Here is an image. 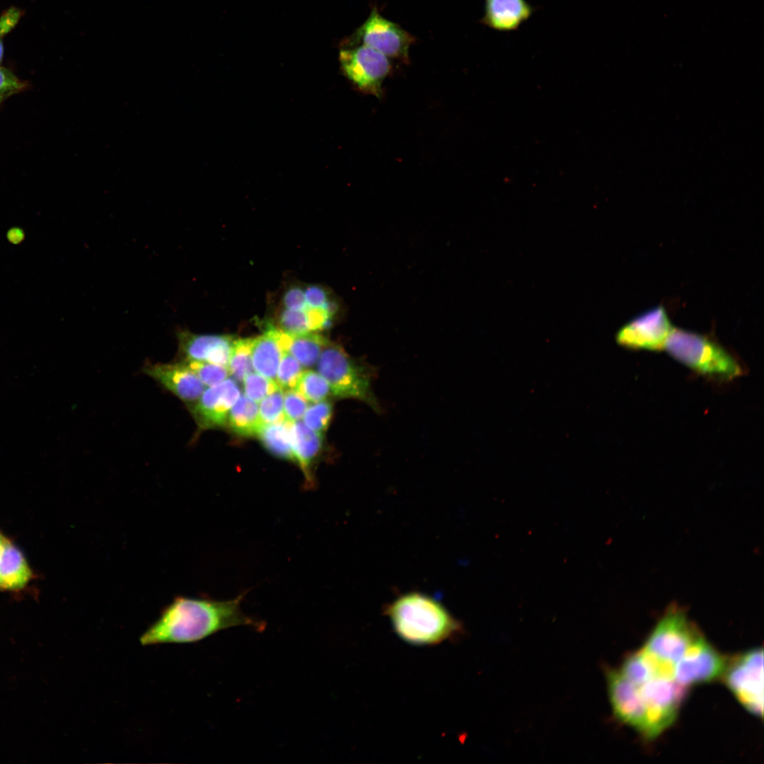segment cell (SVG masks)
Returning <instances> with one entry per match:
<instances>
[{
    "mask_svg": "<svg viewBox=\"0 0 764 764\" xmlns=\"http://www.w3.org/2000/svg\"><path fill=\"white\" fill-rule=\"evenodd\" d=\"M2 100H3V99H1V98H0V102H1V101Z\"/></svg>",
    "mask_w": 764,
    "mask_h": 764,
    "instance_id": "38",
    "label": "cell"
},
{
    "mask_svg": "<svg viewBox=\"0 0 764 764\" xmlns=\"http://www.w3.org/2000/svg\"><path fill=\"white\" fill-rule=\"evenodd\" d=\"M253 340L240 339L233 342L227 368L229 374L239 381L254 369L251 357Z\"/></svg>",
    "mask_w": 764,
    "mask_h": 764,
    "instance_id": "23",
    "label": "cell"
},
{
    "mask_svg": "<svg viewBox=\"0 0 764 764\" xmlns=\"http://www.w3.org/2000/svg\"><path fill=\"white\" fill-rule=\"evenodd\" d=\"M328 342L323 335L316 332L291 335L288 352L303 367H312L318 362Z\"/></svg>",
    "mask_w": 764,
    "mask_h": 764,
    "instance_id": "22",
    "label": "cell"
},
{
    "mask_svg": "<svg viewBox=\"0 0 764 764\" xmlns=\"http://www.w3.org/2000/svg\"><path fill=\"white\" fill-rule=\"evenodd\" d=\"M305 300L308 307L325 308L334 316L337 311V304L330 300L328 292L318 285H311L304 290Z\"/></svg>",
    "mask_w": 764,
    "mask_h": 764,
    "instance_id": "32",
    "label": "cell"
},
{
    "mask_svg": "<svg viewBox=\"0 0 764 764\" xmlns=\"http://www.w3.org/2000/svg\"><path fill=\"white\" fill-rule=\"evenodd\" d=\"M280 329L270 328L261 336L253 338L251 357L253 369L260 374L276 381L282 354Z\"/></svg>",
    "mask_w": 764,
    "mask_h": 764,
    "instance_id": "18",
    "label": "cell"
},
{
    "mask_svg": "<svg viewBox=\"0 0 764 764\" xmlns=\"http://www.w3.org/2000/svg\"><path fill=\"white\" fill-rule=\"evenodd\" d=\"M6 540L7 539L0 533V557Z\"/></svg>",
    "mask_w": 764,
    "mask_h": 764,
    "instance_id": "36",
    "label": "cell"
},
{
    "mask_svg": "<svg viewBox=\"0 0 764 764\" xmlns=\"http://www.w3.org/2000/svg\"><path fill=\"white\" fill-rule=\"evenodd\" d=\"M673 329L663 306L653 307L625 324L617 332V343L633 350L661 351Z\"/></svg>",
    "mask_w": 764,
    "mask_h": 764,
    "instance_id": "10",
    "label": "cell"
},
{
    "mask_svg": "<svg viewBox=\"0 0 764 764\" xmlns=\"http://www.w3.org/2000/svg\"><path fill=\"white\" fill-rule=\"evenodd\" d=\"M25 86L9 69L0 67V98L1 99L21 91Z\"/></svg>",
    "mask_w": 764,
    "mask_h": 764,
    "instance_id": "33",
    "label": "cell"
},
{
    "mask_svg": "<svg viewBox=\"0 0 764 764\" xmlns=\"http://www.w3.org/2000/svg\"><path fill=\"white\" fill-rule=\"evenodd\" d=\"M243 381L245 395L256 403L279 387L276 381L253 372L246 375Z\"/></svg>",
    "mask_w": 764,
    "mask_h": 764,
    "instance_id": "29",
    "label": "cell"
},
{
    "mask_svg": "<svg viewBox=\"0 0 764 764\" xmlns=\"http://www.w3.org/2000/svg\"><path fill=\"white\" fill-rule=\"evenodd\" d=\"M308 408L307 400L294 389L286 390L284 395L285 419L294 422L301 419Z\"/></svg>",
    "mask_w": 764,
    "mask_h": 764,
    "instance_id": "31",
    "label": "cell"
},
{
    "mask_svg": "<svg viewBox=\"0 0 764 764\" xmlns=\"http://www.w3.org/2000/svg\"><path fill=\"white\" fill-rule=\"evenodd\" d=\"M259 416L262 425L284 422V394L279 387L261 401Z\"/></svg>",
    "mask_w": 764,
    "mask_h": 764,
    "instance_id": "25",
    "label": "cell"
},
{
    "mask_svg": "<svg viewBox=\"0 0 764 764\" xmlns=\"http://www.w3.org/2000/svg\"><path fill=\"white\" fill-rule=\"evenodd\" d=\"M294 389L307 401L313 403L324 400L330 393L328 381L319 373L311 370L301 373Z\"/></svg>",
    "mask_w": 764,
    "mask_h": 764,
    "instance_id": "24",
    "label": "cell"
},
{
    "mask_svg": "<svg viewBox=\"0 0 764 764\" xmlns=\"http://www.w3.org/2000/svg\"><path fill=\"white\" fill-rule=\"evenodd\" d=\"M725 659L701 636H698L675 665V681L686 686L708 682L726 668Z\"/></svg>",
    "mask_w": 764,
    "mask_h": 764,
    "instance_id": "11",
    "label": "cell"
},
{
    "mask_svg": "<svg viewBox=\"0 0 764 764\" xmlns=\"http://www.w3.org/2000/svg\"><path fill=\"white\" fill-rule=\"evenodd\" d=\"M639 691L647 709L648 738L658 736L675 719L685 688L674 679L653 676L639 685Z\"/></svg>",
    "mask_w": 764,
    "mask_h": 764,
    "instance_id": "9",
    "label": "cell"
},
{
    "mask_svg": "<svg viewBox=\"0 0 764 764\" xmlns=\"http://www.w3.org/2000/svg\"><path fill=\"white\" fill-rule=\"evenodd\" d=\"M730 690L751 713L763 712V651L754 649L736 659L724 671Z\"/></svg>",
    "mask_w": 764,
    "mask_h": 764,
    "instance_id": "8",
    "label": "cell"
},
{
    "mask_svg": "<svg viewBox=\"0 0 764 764\" xmlns=\"http://www.w3.org/2000/svg\"><path fill=\"white\" fill-rule=\"evenodd\" d=\"M226 422L233 432L242 436L257 435L262 427L257 403L245 395L239 397L233 405Z\"/></svg>",
    "mask_w": 764,
    "mask_h": 764,
    "instance_id": "20",
    "label": "cell"
},
{
    "mask_svg": "<svg viewBox=\"0 0 764 764\" xmlns=\"http://www.w3.org/2000/svg\"><path fill=\"white\" fill-rule=\"evenodd\" d=\"M290 439L295 461L304 475L306 487L315 484L313 466L323 447L322 434L318 433L301 422H291Z\"/></svg>",
    "mask_w": 764,
    "mask_h": 764,
    "instance_id": "17",
    "label": "cell"
},
{
    "mask_svg": "<svg viewBox=\"0 0 764 764\" xmlns=\"http://www.w3.org/2000/svg\"><path fill=\"white\" fill-rule=\"evenodd\" d=\"M318 361V372L328 381L334 396L359 400L378 409L367 369L353 360L341 346L328 341Z\"/></svg>",
    "mask_w": 764,
    "mask_h": 764,
    "instance_id": "4",
    "label": "cell"
},
{
    "mask_svg": "<svg viewBox=\"0 0 764 764\" xmlns=\"http://www.w3.org/2000/svg\"><path fill=\"white\" fill-rule=\"evenodd\" d=\"M340 62L345 76L359 91L377 98L382 96V84L392 71L388 57L358 45L344 47L340 52Z\"/></svg>",
    "mask_w": 764,
    "mask_h": 764,
    "instance_id": "5",
    "label": "cell"
},
{
    "mask_svg": "<svg viewBox=\"0 0 764 764\" xmlns=\"http://www.w3.org/2000/svg\"><path fill=\"white\" fill-rule=\"evenodd\" d=\"M180 360H192L228 366L233 337L223 335H200L187 330L177 332Z\"/></svg>",
    "mask_w": 764,
    "mask_h": 764,
    "instance_id": "15",
    "label": "cell"
},
{
    "mask_svg": "<svg viewBox=\"0 0 764 764\" xmlns=\"http://www.w3.org/2000/svg\"><path fill=\"white\" fill-rule=\"evenodd\" d=\"M608 692L611 707L615 717L648 736L647 709L638 688L619 670L606 672Z\"/></svg>",
    "mask_w": 764,
    "mask_h": 764,
    "instance_id": "12",
    "label": "cell"
},
{
    "mask_svg": "<svg viewBox=\"0 0 764 764\" xmlns=\"http://www.w3.org/2000/svg\"><path fill=\"white\" fill-rule=\"evenodd\" d=\"M301 364L288 352L281 357L276 382L282 390L294 389L302 373Z\"/></svg>",
    "mask_w": 764,
    "mask_h": 764,
    "instance_id": "27",
    "label": "cell"
},
{
    "mask_svg": "<svg viewBox=\"0 0 764 764\" xmlns=\"http://www.w3.org/2000/svg\"><path fill=\"white\" fill-rule=\"evenodd\" d=\"M3 55H4V47H3L2 40H1V39L0 37V63H1V62L2 60V59H3Z\"/></svg>",
    "mask_w": 764,
    "mask_h": 764,
    "instance_id": "37",
    "label": "cell"
},
{
    "mask_svg": "<svg viewBox=\"0 0 764 764\" xmlns=\"http://www.w3.org/2000/svg\"><path fill=\"white\" fill-rule=\"evenodd\" d=\"M396 634L414 645H434L463 631L462 624L436 599L419 591L398 596L385 608Z\"/></svg>",
    "mask_w": 764,
    "mask_h": 764,
    "instance_id": "2",
    "label": "cell"
},
{
    "mask_svg": "<svg viewBox=\"0 0 764 764\" xmlns=\"http://www.w3.org/2000/svg\"><path fill=\"white\" fill-rule=\"evenodd\" d=\"M698 636L684 611L672 607L658 623L642 649L676 665Z\"/></svg>",
    "mask_w": 764,
    "mask_h": 764,
    "instance_id": "7",
    "label": "cell"
},
{
    "mask_svg": "<svg viewBox=\"0 0 764 764\" xmlns=\"http://www.w3.org/2000/svg\"><path fill=\"white\" fill-rule=\"evenodd\" d=\"M144 372L172 393L188 407L200 398L205 386L182 361L173 363H147Z\"/></svg>",
    "mask_w": 764,
    "mask_h": 764,
    "instance_id": "14",
    "label": "cell"
},
{
    "mask_svg": "<svg viewBox=\"0 0 764 764\" xmlns=\"http://www.w3.org/2000/svg\"><path fill=\"white\" fill-rule=\"evenodd\" d=\"M415 37L398 24L383 18L376 7L370 15L344 42V47L363 45L383 54L389 59L407 62Z\"/></svg>",
    "mask_w": 764,
    "mask_h": 764,
    "instance_id": "6",
    "label": "cell"
},
{
    "mask_svg": "<svg viewBox=\"0 0 764 764\" xmlns=\"http://www.w3.org/2000/svg\"><path fill=\"white\" fill-rule=\"evenodd\" d=\"M664 349L678 362L708 378L729 381L743 374L740 361L707 335L673 328Z\"/></svg>",
    "mask_w": 764,
    "mask_h": 764,
    "instance_id": "3",
    "label": "cell"
},
{
    "mask_svg": "<svg viewBox=\"0 0 764 764\" xmlns=\"http://www.w3.org/2000/svg\"><path fill=\"white\" fill-rule=\"evenodd\" d=\"M279 325L282 331L290 335L312 332L310 330L306 309L284 308L279 317Z\"/></svg>",
    "mask_w": 764,
    "mask_h": 764,
    "instance_id": "30",
    "label": "cell"
},
{
    "mask_svg": "<svg viewBox=\"0 0 764 764\" xmlns=\"http://www.w3.org/2000/svg\"><path fill=\"white\" fill-rule=\"evenodd\" d=\"M332 405L321 400L308 407L303 417L304 424L311 429L322 434L330 423L332 415Z\"/></svg>",
    "mask_w": 764,
    "mask_h": 764,
    "instance_id": "28",
    "label": "cell"
},
{
    "mask_svg": "<svg viewBox=\"0 0 764 764\" xmlns=\"http://www.w3.org/2000/svg\"><path fill=\"white\" fill-rule=\"evenodd\" d=\"M199 378L205 386H213L224 381L229 372L224 366L206 361L180 360Z\"/></svg>",
    "mask_w": 764,
    "mask_h": 764,
    "instance_id": "26",
    "label": "cell"
},
{
    "mask_svg": "<svg viewBox=\"0 0 764 764\" xmlns=\"http://www.w3.org/2000/svg\"><path fill=\"white\" fill-rule=\"evenodd\" d=\"M32 578V571L22 552L7 539L0 557V589H22Z\"/></svg>",
    "mask_w": 764,
    "mask_h": 764,
    "instance_id": "19",
    "label": "cell"
},
{
    "mask_svg": "<svg viewBox=\"0 0 764 764\" xmlns=\"http://www.w3.org/2000/svg\"><path fill=\"white\" fill-rule=\"evenodd\" d=\"M19 18V11L10 9L7 11L0 18V37L9 31Z\"/></svg>",
    "mask_w": 764,
    "mask_h": 764,
    "instance_id": "35",
    "label": "cell"
},
{
    "mask_svg": "<svg viewBox=\"0 0 764 764\" xmlns=\"http://www.w3.org/2000/svg\"><path fill=\"white\" fill-rule=\"evenodd\" d=\"M291 422H283L262 425L257 433L262 444L271 453L278 458L295 461L291 444L290 427Z\"/></svg>",
    "mask_w": 764,
    "mask_h": 764,
    "instance_id": "21",
    "label": "cell"
},
{
    "mask_svg": "<svg viewBox=\"0 0 764 764\" xmlns=\"http://www.w3.org/2000/svg\"><path fill=\"white\" fill-rule=\"evenodd\" d=\"M240 393L236 382L227 378L205 389L199 400L188 408L199 429L220 427L226 424L230 410Z\"/></svg>",
    "mask_w": 764,
    "mask_h": 764,
    "instance_id": "13",
    "label": "cell"
},
{
    "mask_svg": "<svg viewBox=\"0 0 764 764\" xmlns=\"http://www.w3.org/2000/svg\"><path fill=\"white\" fill-rule=\"evenodd\" d=\"M284 308L289 310H305L307 307L304 291L299 286L289 288L283 296Z\"/></svg>",
    "mask_w": 764,
    "mask_h": 764,
    "instance_id": "34",
    "label": "cell"
},
{
    "mask_svg": "<svg viewBox=\"0 0 764 764\" xmlns=\"http://www.w3.org/2000/svg\"><path fill=\"white\" fill-rule=\"evenodd\" d=\"M533 11L526 0H485L481 21L498 31H513L527 21Z\"/></svg>",
    "mask_w": 764,
    "mask_h": 764,
    "instance_id": "16",
    "label": "cell"
},
{
    "mask_svg": "<svg viewBox=\"0 0 764 764\" xmlns=\"http://www.w3.org/2000/svg\"><path fill=\"white\" fill-rule=\"evenodd\" d=\"M244 596L245 594H241L226 601L176 596L142 633L139 642L142 646L194 643L240 625L262 631L265 623L241 610Z\"/></svg>",
    "mask_w": 764,
    "mask_h": 764,
    "instance_id": "1",
    "label": "cell"
}]
</instances>
